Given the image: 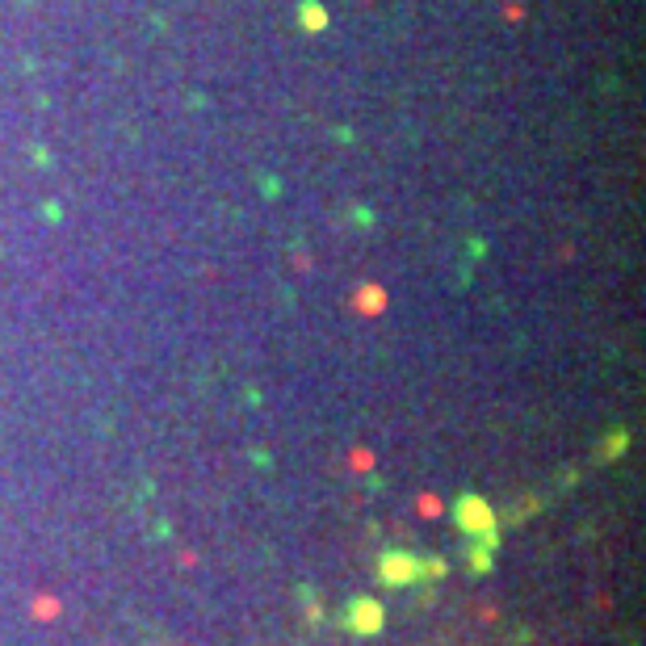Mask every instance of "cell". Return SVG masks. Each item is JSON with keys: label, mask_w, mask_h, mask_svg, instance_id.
<instances>
[{"label": "cell", "mask_w": 646, "mask_h": 646, "mask_svg": "<svg viewBox=\"0 0 646 646\" xmlns=\"http://www.w3.org/2000/svg\"><path fill=\"white\" fill-rule=\"evenodd\" d=\"M407 571H412V558H407V554L382 558V579H386V584H407V579H412Z\"/></svg>", "instance_id": "obj_1"}, {"label": "cell", "mask_w": 646, "mask_h": 646, "mask_svg": "<svg viewBox=\"0 0 646 646\" xmlns=\"http://www.w3.org/2000/svg\"><path fill=\"white\" fill-rule=\"evenodd\" d=\"M353 608H357V613H353V621H357V625H361V630H378V625H382V613H378V604H353Z\"/></svg>", "instance_id": "obj_2"}, {"label": "cell", "mask_w": 646, "mask_h": 646, "mask_svg": "<svg viewBox=\"0 0 646 646\" xmlns=\"http://www.w3.org/2000/svg\"><path fill=\"white\" fill-rule=\"evenodd\" d=\"M470 512H466V529H478V525H491V512H487V504H478V500H470Z\"/></svg>", "instance_id": "obj_3"}]
</instances>
